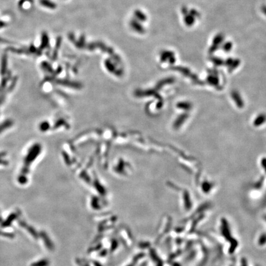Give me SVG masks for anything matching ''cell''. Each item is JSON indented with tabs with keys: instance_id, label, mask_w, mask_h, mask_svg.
<instances>
[{
	"instance_id": "4fadbf2b",
	"label": "cell",
	"mask_w": 266,
	"mask_h": 266,
	"mask_svg": "<svg viewBox=\"0 0 266 266\" xmlns=\"http://www.w3.org/2000/svg\"><path fill=\"white\" fill-rule=\"evenodd\" d=\"M7 155L6 152H0V158H3Z\"/></svg>"
},
{
	"instance_id": "3957f363",
	"label": "cell",
	"mask_w": 266,
	"mask_h": 266,
	"mask_svg": "<svg viewBox=\"0 0 266 266\" xmlns=\"http://www.w3.org/2000/svg\"><path fill=\"white\" fill-rule=\"evenodd\" d=\"M14 124V121L11 119H7L0 124V134L5 130L11 128Z\"/></svg>"
},
{
	"instance_id": "52a82bcc",
	"label": "cell",
	"mask_w": 266,
	"mask_h": 266,
	"mask_svg": "<svg viewBox=\"0 0 266 266\" xmlns=\"http://www.w3.org/2000/svg\"><path fill=\"white\" fill-rule=\"evenodd\" d=\"M75 45L78 48H83L85 45V37L81 36L78 41L75 42Z\"/></svg>"
},
{
	"instance_id": "6da1fadb",
	"label": "cell",
	"mask_w": 266,
	"mask_h": 266,
	"mask_svg": "<svg viewBox=\"0 0 266 266\" xmlns=\"http://www.w3.org/2000/svg\"><path fill=\"white\" fill-rule=\"evenodd\" d=\"M41 152V146L38 144L32 145L28 151L27 155L24 158V165L30 166L33 161L37 158Z\"/></svg>"
},
{
	"instance_id": "ba28073f",
	"label": "cell",
	"mask_w": 266,
	"mask_h": 266,
	"mask_svg": "<svg viewBox=\"0 0 266 266\" xmlns=\"http://www.w3.org/2000/svg\"><path fill=\"white\" fill-rule=\"evenodd\" d=\"M17 180H18V183L20 184L24 185V184H27V181H28V179H27V176L25 174H20L17 178Z\"/></svg>"
},
{
	"instance_id": "30bf717a",
	"label": "cell",
	"mask_w": 266,
	"mask_h": 266,
	"mask_svg": "<svg viewBox=\"0 0 266 266\" xmlns=\"http://www.w3.org/2000/svg\"><path fill=\"white\" fill-rule=\"evenodd\" d=\"M30 166L23 165L22 169H21V174H24L27 175L30 171Z\"/></svg>"
},
{
	"instance_id": "5b68a950",
	"label": "cell",
	"mask_w": 266,
	"mask_h": 266,
	"mask_svg": "<svg viewBox=\"0 0 266 266\" xmlns=\"http://www.w3.org/2000/svg\"><path fill=\"white\" fill-rule=\"evenodd\" d=\"M134 15H135L137 20H139V21H141V22H144V21H145L147 19L146 16L141 11H140L139 9L136 10L134 12Z\"/></svg>"
},
{
	"instance_id": "7c38bea8",
	"label": "cell",
	"mask_w": 266,
	"mask_h": 266,
	"mask_svg": "<svg viewBox=\"0 0 266 266\" xmlns=\"http://www.w3.org/2000/svg\"><path fill=\"white\" fill-rule=\"evenodd\" d=\"M9 163L7 160L3 159V158H0V165L8 166V165H9Z\"/></svg>"
},
{
	"instance_id": "277c9868",
	"label": "cell",
	"mask_w": 266,
	"mask_h": 266,
	"mask_svg": "<svg viewBox=\"0 0 266 266\" xmlns=\"http://www.w3.org/2000/svg\"><path fill=\"white\" fill-rule=\"evenodd\" d=\"M17 80H18L17 76H14V78H12V79L11 80V84L9 85V86L6 89V91L7 93H11V92L14 89V88H15V87L16 86Z\"/></svg>"
},
{
	"instance_id": "8fae6325",
	"label": "cell",
	"mask_w": 266,
	"mask_h": 266,
	"mask_svg": "<svg viewBox=\"0 0 266 266\" xmlns=\"http://www.w3.org/2000/svg\"><path fill=\"white\" fill-rule=\"evenodd\" d=\"M48 128H49V125H48V123L47 122L42 123L41 124V125H40V129L41 131H46V130H47L48 129Z\"/></svg>"
},
{
	"instance_id": "8992f818",
	"label": "cell",
	"mask_w": 266,
	"mask_h": 266,
	"mask_svg": "<svg viewBox=\"0 0 266 266\" xmlns=\"http://www.w3.org/2000/svg\"><path fill=\"white\" fill-rule=\"evenodd\" d=\"M41 3L43 6L47 7V8H50L51 9H54L55 8V7H56L55 4L50 1V0H41Z\"/></svg>"
},
{
	"instance_id": "9c48e42d",
	"label": "cell",
	"mask_w": 266,
	"mask_h": 266,
	"mask_svg": "<svg viewBox=\"0 0 266 266\" xmlns=\"http://www.w3.org/2000/svg\"><path fill=\"white\" fill-rule=\"evenodd\" d=\"M16 217H17L16 214L12 213L11 216H9V218H8V219L6 220V221L3 224V226H9L10 224L12 222V221L13 220H14L16 218Z\"/></svg>"
},
{
	"instance_id": "7a4b0ae2",
	"label": "cell",
	"mask_w": 266,
	"mask_h": 266,
	"mask_svg": "<svg viewBox=\"0 0 266 266\" xmlns=\"http://www.w3.org/2000/svg\"><path fill=\"white\" fill-rule=\"evenodd\" d=\"M130 25L132 29L139 33H143L144 32V27L139 22V21L136 19L132 20L130 22Z\"/></svg>"
}]
</instances>
